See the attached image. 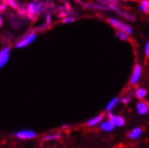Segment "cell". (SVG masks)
<instances>
[{
    "label": "cell",
    "instance_id": "1",
    "mask_svg": "<svg viewBox=\"0 0 149 148\" xmlns=\"http://www.w3.org/2000/svg\"><path fill=\"white\" fill-rule=\"evenodd\" d=\"M109 24L114 27L115 29L118 30V31H121V33H124L127 35H130L132 33V28L127 24H124L122 22H120V21L117 20V19H112V18H110L108 20Z\"/></svg>",
    "mask_w": 149,
    "mask_h": 148
},
{
    "label": "cell",
    "instance_id": "2",
    "mask_svg": "<svg viewBox=\"0 0 149 148\" xmlns=\"http://www.w3.org/2000/svg\"><path fill=\"white\" fill-rule=\"evenodd\" d=\"M36 37H37V34L35 33H31L27 34L22 40H20L18 42H16V43H15V48L16 49H24V48L31 45L34 41Z\"/></svg>",
    "mask_w": 149,
    "mask_h": 148
},
{
    "label": "cell",
    "instance_id": "3",
    "mask_svg": "<svg viewBox=\"0 0 149 148\" xmlns=\"http://www.w3.org/2000/svg\"><path fill=\"white\" fill-rule=\"evenodd\" d=\"M15 137H17L18 139H22V140H29V139H33L34 137L37 135L36 132L31 129H24V130H20L15 133Z\"/></svg>",
    "mask_w": 149,
    "mask_h": 148
},
{
    "label": "cell",
    "instance_id": "4",
    "mask_svg": "<svg viewBox=\"0 0 149 148\" xmlns=\"http://www.w3.org/2000/svg\"><path fill=\"white\" fill-rule=\"evenodd\" d=\"M142 75V67L139 64H136L134 66L131 76H130V83L136 84L138 81H139Z\"/></svg>",
    "mask_w": 149,
    "mask_h": 148
},
{
    "label": "cell",
    "instance_id": "5",
    "mask_svg": "<svg viewBox=\"0 0 149 148\" xmlns=\"http://www.w3.org/2000/svg\"><path fill=\"white\" fill-rule=\"evenodd\" d=\"M10 51H11V48L9 46L5 47L0 50V68H2L8 62L10 58Z\"/></svg>",
    "mask_w": 149,
    "mask_h": 148
},
{
    "label": "cell",
    "instance_id": "6",
    "mask_svg": "<svg viewBox=\"0 0 149 148\" xmlns=\"http://www.w3.org/2000/svg\"><path fill=\"white\" fill-rule=\"evenodd\" d=\"M41 9H42V6L40 2H33L28 5L27 13L31 15H36L41 11Z\"/></svg>",
    "mask_w": 149,
    "mask_h": 148
},
{
    "label": "cell",
    "instance_id": "7",
    "mask_svg": "<svg viewBox=\"0 0 149 148\" xmlns=\"http://www.w3.org/2000/svg\"><path fill=\"white\" fill-rule=\"evenodd\" d=\"M109 120L111 121V123L114 125V126L121 128V126H123L125 125V120H124V118L121 117V116L112 115L111 112H109Z\"/></svg>",
    "mask_w": 149,
    "mask_h": 148
},
{
    "label": "cell",
    "instance_id": "8",
    "mask_svg": "<svg viewBox=\"0 0 149 148\" xmlns=\"http://www.w3.org/2000/svg\"><path fill=\"white\" fill-rule=\"evenodd\" d=\"M108 8L114 10V11H115L117 14L120 15L122 17L126 18V19H127V20H131V21L135 20V16H134V15H130V14H129V13H127V12L123 11V10H121L120 8H119L116 5H112V4H111V5H109V7H108Z\"/></svg>",
    "mask_w": 149,
    "mask_h": 148
},
{
    "label": "cell",
    "instance_id": "9",
    "mask_svg": "<svg viewBox=\"0 0 149 148\" xmlns=\"http://www.w3.org/2000/svg\"><path fill=\"white\" fill-rule=\"evenodd\" d=\"M136 111L139 115H146L149 112V105L145 101H140L136 103Z\"/></svg>",
    "mask_w": 149,
    "mask_h": 148
},
{
    "label": "cell",
    "instance_id": "10",
    "mask_svg": "<svg viewBox=\"0 0 149 148\" xmlns=\"http://www.w3.org/2000/svg\"><path fill=\"white\" fill-rule=\"evenodd\" d=\"M103 118H104L103 114L97 115V116H95V117L90 119V120L86 122V125H87V126L93 128V126H97V125L101 124V123L103 121Z\"/></svg>",
    "mask_w": 149,
    "mask_h": 148
},
{
    "label": "cell",
    "instance_id": "11",
    "mask_svg": "<svg viewBox=\"0 0 149 148\" xmlns=\"http://www.w3.org/2000/svg\"><path fill=\"white\" fill-rule=\"evenodd\" d=\"M114 125L111 123V121L110 120H103L101 124H100V129L102 130V131H105V132H111L114 129Z\"/></svg>",
    "mask_w": 149,
    "mask_h": 148
},
{
    "label": "cell",
    "instance_id": "12",
    "mask_svg": "<svg viewBox=\"0 0 149 148\" xmlns=\"http://www.w3.org/2000/svg\"><path fill=\"white\" fill-rule=\"evenodd\" d=\"M141 135H142V129L140 128H135L129 133L127 136H129L130 139L134 140V139H137L138 137L141 136Z\"/></svg>",
    "mask_w": 149,
    "mask_h": 148
},
{
    "label": "cell",
    "instance_id": "13",
    "mask_svg": "<svg viewBox=\"0 0 149 148\" xmlns=\"http://www.w3.org/2000/svg\"><path fill=\"white\" fill-rule=\"evenodd\" d=\"M147 94V92L145 88H138L136 90V92H135V96L138 99V100H144Z\"/></svg>",
    "mask_w": 149,
    "mask_h": 148
},
{
    "label": "cell",
    "instance_id": "14",
    "mask_svg": "<svg viewBox=\"0 0 149 148\" xmlns=\"http://www.w3.org/2000/svg\"><path fill=\"white\" fill-rule=\"evenodd\" d=\"M119 101H120V99L118 97H115L112 100H111L109 101V103L107 104V106H106V110L109 111V112L111 111L116 107V105L119 103Z\"/></svg>",
    "mask_w": 149,
    "mask_h": 148
},
{
    "label": "cell",
    "instance_id": "15",
    "mask_svg": "<svg viewBox=\"0 0 149 148\" xmlns=\"http://www.w3.org/2000/svg\"><path fill=\"white\" fill-rule=\"evenodd\" d=\"M58 138H59V135H58V134H49V135H45L43 137V141L48 142V141L56 140Z\"/></svg>",
    "mask_w": 149,
    "mask_h": 148
},
{
    "label": "cell",
    "instance_id": "16",
    "mask_svg": "<svg viewBox=\"0 0 149 148\" xmlns=\"http://www.w3.org/2000/svg\"><path fill=\"white\" fill-rule=\"evenodd\" d=\"M116 35H117V38H118L119 40H122V41H127L130 40L129 35L124 33H121V31H117Z\"/></svg>",
    "mask_w": 149,
    "mask_h": 148
},
{
    "label": "cell",
    "instance_id": "17",
    "mask_svg": "<svg viewBox=\"0 0 149 148\" xmlns=\"http://www.w3.org/2000/svg\"><path fill=\"white\" fill-rule=\"evenodd\" d=\"M145 54L146 58H149V41H147L145 46Z\"/></svg>",
    "mask_w": 149,
    "mask_h": 148
},
{
    "label": "cell",
    "instance_id": "18",
    "mask_svg": "<svg viewBox=\"0 0 149 148\" xmlns=\"http://www.w3.org/2000/svg\"><path fill=\"white\" fill-rule=\"evenodd\" d=\"M140 9H141V11L146 13V14H148L149 13V8H147L146 6H143V5H140Z\"/></svg>",
    "mask_w": 149,
    "mask_h": 148
},
{
    "label": "cell",
    "instance_id": "19",
    "mask_svg": "<svg viewBox=\"0 0 149 148\" xmlns=\"http://www.w3.org/2000/svg\"><path fill=\"white\" fill-rule=\"evenodd\" d=\"M74 20V19L73 17H68V18L64 19V20H63V23H65V24H68V23H72Z\"/></svg>",
    "mask_w": 149,
    "mask_h": 148
},
{
    "label": "cell",
    "instance_id": "20",
    "mask_svg": "<svg viewBox=\"0 0 149 148\" xmlns=\"http://www.w3.org/2000/svg\"><path fill=\"white\" fill-rule=\"evenodd\" d=\"M141 5L146 6L147 8H149V1H147V0H144V1L141 2Z\"/></svg>",
    "mask_w": 149,
    "mask_h": 148
}]
</instances>
